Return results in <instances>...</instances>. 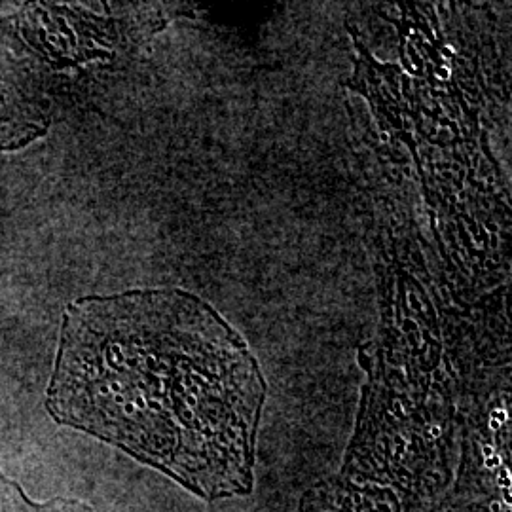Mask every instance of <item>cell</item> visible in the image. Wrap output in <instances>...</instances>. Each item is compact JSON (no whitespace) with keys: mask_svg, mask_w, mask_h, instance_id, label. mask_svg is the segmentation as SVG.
I'll return each instance as SVG.
<instances>
[{"mask_svg":"<svg viewBox=\"0 0 512 512\" xmlns=\"http://www.w3.org/2000/svg\"><path fill=\"white\" fill-rule=\"evenodd\" d=\"M266 382L219 311L179 289L73 302L48 406L207 501L249 495Z\"/></svg>","mask_w":512,"mask_h":512,"instance_id":"1","label":"cell"},{"mask_svg":"<svg viewBox=\"0 0 512 512\" xmlns=\"http://www.w3.org/2000/svg\"><path fill=\"white\" fill-rule=\"evenodd\" d=\"M298 512H401L391 490L330 478L304 495Z\"/></svg>","mask_w":512,"mask_h":512,"instance_id":"2","label":"cell"}]
</instances>
